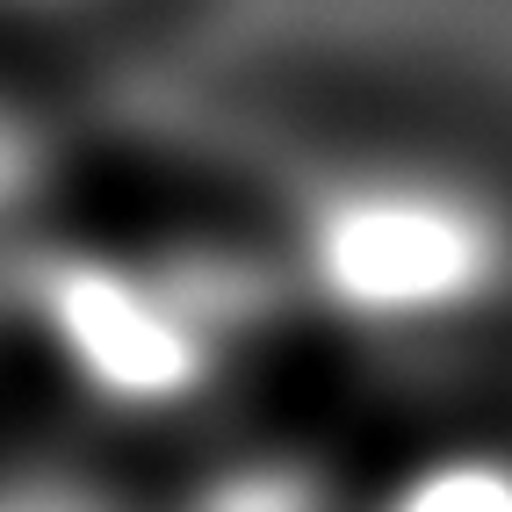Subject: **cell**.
Listing matches in <instances>:
<instances>
[{"mask_svg":"<svg viewBox=\"0 0 512 512\" xmlns=\"http://www.w3.org/2000/svg\"><path fill=\"white\" fill-rule=\"evenodd\" d=\"M0 512H152V491L73 440H0Z\"/></svg>","mask_w":512,"mask_h":512,"instance_id":"5b68a950","label":"cell"},{"mask_svg":"<svg viewBox=\"0 0 512 512\" xmlns=\"http://www.w3.org/2000/svg\"><path fill=\"white\" fill-rule=\"evenodd\" d=\"M361 512H512V469L484 462V455L412 469V476H397L383 498L361 491Z\"/></svg>","mask_w":512,"mask_h":512,"instance_id":"8992f818","label":"cell"},{"mask_svg":"<svg viewBox=\"0 0 512 512\" xmlns=\"http://www.w3.org/2000/svg\"><path fill=\"white\" fill-rule=\"evenodd\" d=\"M145 0H0L8 29H94V22H123Z\"/></svg>","mask_w":512,"mask_h":512,"instance_id":"52a82bcc","label":"cell"},{"mask_svg":"<svg viewBox=\"0 0 512 512\" xmlns=\"http://www.w3.org/2000/svg\"><path fill=\"white\" fill-rule=\"evenodd\" d=\"M73 159H65L51 116H37L15 87H0V339L15 347L22 303L44 260L73 231Z\"/></svg>","mask_w":512,"mask_h":512,"instance_id":"277c9868","label":"cell"},{"mask_svg":"<svg viewBox=\"0 0 512 512\" xmlns=\"http://www.w3.org/2000/svg\"><path fill=\"white\" fill-rule=\"evenodd\" d=\"M296 325L361 361L426 368L512 318V181L426 130L303 152L267 202Z\"/></svg>","mask_w":512,"mask_h":512,"instance_id":"7a4b0ae2","label":"cell"},{"mask_svg":"<svg viewBox=\"0 0 512 512\" xmlns=\"http://www.w3.org/2000/svg\"><path fill=\"white\" fill-rule=\"evenodd\" d=\"M296 325L267 224H80L51 246L15 347L94 433L202 440L246 397Z\"/></svg>","mask_w":512,"mask_h":512,"instance_id":"6da1fadb","label":"cell"},{"mask_svg":"<svg viewBox=\"0 0 512 512\" xmlns=\"http://www.w3.org/2000/svg\"><path fill=\"white\" fill-rule=\"evenodd\" d=\"M188 448V484L152 491V512H361V491L325 448L267 440L238 419Z\"/></svg>","mask_w":512,"mask_h":512,"instance_id":"3957f363","label":"cell"}]
</instances>
